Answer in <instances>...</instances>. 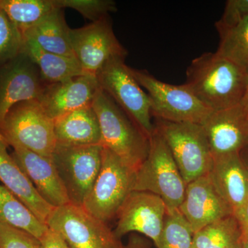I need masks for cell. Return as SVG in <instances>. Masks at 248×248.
Here are the masks:
<instances>
[{"instance_id": "obj_1", "label": "cell", "mask_w": 248, "mask_h": 248, "mask_svg": "<svg viewBox=\"0 0 248 248\" xmlns=\"http://www.w3.org/2000/svg\"><path fill=\"white\" fill-rule=\"evenodd\" d=\"M248 75L239 66L217 55L205 53L187 67L185 84L212 112L241 104L246 94Z\"/></svg>"}, {"instance_id": "obj_2", "label": "cell", "mask_w": 248, "mask_h": 248, "mask_svg": "<svg viewBox=\"0 0 248 248\" xmlns=\"http://www.w3.org/2000/svg\"><path fill=\"white\" fill-rule=\"evenodd\" d=\"M92 107L100 126L101 146L137 170L148 156L149 138L100 88Z\"/></svg>"}, {"instance_id": "obj_3", "label": "cell", "mask_w": 248, "mask_h": 248, "mask_svg": "<svg viewBox=\"0 0 248 248\" xmlns=\"http://www.w3.org/2000/svg\"><path fill=\"white\" fill-rule=\"evenodd\" d=\"M155 120V127L169 146L186 185L208 175L214 157L203 125Z\"/></svg>"}, {"instance_id": "obj_4", "label": "cell", "mask_w": 248, "mask_h": 248, "mask_svg": "<svg viewBox=\"0 0 248 248\" xmlns=\"http://www.w3.org/2000/svg\"><path fill=\"white\" fill-rule=\"evenodd\" d=\"M149 141L148 156L137 170L134 191L159 196L169 210L179 208L185 196L186 184L156 127Z\"/></svg>"}, {"instance_id": "obj_5", "label": "cell", "mask_w": 248, "mask_h": 248, "mask_svg": "<svg viewBox=\"0 0 248 248\" xmlns=\"http://www.w3.org/2000/svg\"><path fill=\"white\" fill-rule=\"evenodd\" d=\"M136 170L103 147L100 171L82 207L98 219L106 222L117 217L134 191Z\"/></svg>"}, {"instance_id": "obj_6", "label": "cell", "mask_w": 248, "mask_h": 248, "mask_svg": "<svg viewBox=\"0 0 248 248\" xmlns=\"http://www.w3.org/2000/svg\"><path fill=\"white\" fill-rule=\"evenodd\" d=\"M125 59L117 57L109 60L96 75L98 84L150 138L155 130L151 99L131 68L125 64Z\"/></svg>"}, {"instance_id": "obj_7", "label": "cell", "mask_w": 248, "mask_h": 248, "mask_svg": "<svg viewBox=\"0 0 248 248\" xmlns=\"http://www.w3.org/2000/svg\"><path fill=\"white\" fill-rule=\"evenodd\" d=\"M131 70L151 99L152 114L155 118L202 125L213 112L199 100L186 84L179 86L168 84L145 70Z\"/></svg>"}, {"instance_id": "obj_8", "label": "cell", "mask_w": 248, "mask_h": 248, "mask_svg": "<svg viewBox=\"0 0 248 248\" xmlns=\"http://www.w3.org/2000/svg\"><path fill=\"white\" fill-rule=\"evenodd\" d=\"M9 146L16 143L51 158L57 145L54 120L37 100L18 103L10 109L0 129Z\"/></svg>"}, {"instance_id": "obj_9", "label": "cell", "mask_w": 248, "mask_h": 248, "mask_svg": "<svg viewBox=\"0 0 248 248\" xmlns=\"http://www.w3.org/2000/svg\"><path fill=\"white\" fill-rule=\"evenodd\" d=\"M46 226L60 235L70 248H124L107 223L70 203L54 208Z\"/></svg>"}, {"instance_id": "obj_10", "label": "cell", "mask_w": 248, "mask_h": 248, "mask_svg": "<svg viewBox=\"0 0 248 248\" xmlns=\"http://www.w3.org/2000/svg\"><path fill=\"white\" fill-rule=\"evenodd\" d=\"M103 147L56 145L51 159L70 202L82 206L100 171Z\"/></svg>"}, {"instance_id": "obj_11", "label": "cell", "mask_w": 248, "mask_h": 248, "mask_svg": "<svg viewBox=\"0 0 248 248\" xmlns=\"http://www.w3.org/2000/svg\"><path fill=\"white\" fill-rule=\"evenodd\" d=\"M73 53L86 75L96 77L111 59L125 57L127 50L114 33L108 16L79 29H71Z\"/></svg>"}, {"instance_id": "obj_12", "label": "cell", "mask_w": 248, "mask_h": 248, "mask_svg": "<svg viewBox=\"0 0 248 248\" xmlns=\"http://www.w3.org/2000/svg\"><path fill=\"white\" fill-rule=\"evenodd\" d=\"M166 212V203L159 196L133 191L117 214L114 233L119 239L130 232L140 233L150 238L158 248Z\"/></svg>"}, {"instance_id": "obj_13", "label": "cell", "mask_w": 248, "mask_h": 248, "mask_svg": "<svg viewBox=\"0 0 248 248\" xmlns=\"http://www.w3.org/2000/svg\"><path fill=\"white\" fill-rule=\"evenodd\" d=\"M46 86L35 63L22 52L0 65V129L11 108L40 100Z\"/></svg>"}, {"instance_id": "obj_14", "label": "cell", "mask_w": 248, "mask_h": 248, "mask_svg": "<svg viewBox=\"0 0 248 248\" xmlns=\"http://www.w3.org/2000/svg\"><path fill=\"white\" fill-rule=\"evenodd\" d=\"M214 159L248 146V109L242 104L212 112L203 124Z\"/></svg>"}, {"instance_id": "obj_15", "label": "cell", "mask_w": 248, "mask_h": 248, "mask_svg": "<svg viewBox=\"0 0 248 248\" xmlns=\"http://www.w3.org/2000/svg\"><path fill=\"white\" fill-rule=\"evenodd\" d=\"M14 159L37 190V193L53 208L71 203L64 186L51 158L37 154L12 143Z\"/></svg>"}, {"instance_id": "obj_16", "label": "cell", "mask_w": 248, "mask_h": 248, "mask_svg": "<svg viewBox=\"0 0 248 248\" xmlns=\"http://www.w3.org/2000/svg\"><path fill=\"white\" fill-rule=\"evenodd\" d=\"M179 210L190 225L194 234L233 214L231 207L215 190L208 174L186 185L185 196Z\"/></svg>"}, {"instance_id": "obj_17", "label": "cell", "mask_w": 248, "mask_h": 248, "mask_svg": "<svg viewBox=\"0 0 248 248\" xmlns=\"http://www.w3.org/2000/svg\"><path fill=\"white\" fill-rule=\"evenodd\" d=\"M99 88L96 77L83 75L63 82L46 84L38 102L55 120L68 112L92 105Z\"/></svg>"}, {"instance_id": "obj_18", "label": "cell", "mask_w": 248, "mask_h": 248, "mask_svg": "<svg viewBox=\"0 0 248 248\" xmlns=\"http://www.w3.org/2000/svg\"><path fill=\"white\" fill-rule=\"evenodd\" d=\"M208 176L233 212L248 200V169L239 153L215 158Z\"/></svg>"}, {"instance_id": "obj_19", "label": "cell", "mask_w": 248, "mask_h": 248, "mask_svg": "<svg viewBox=\"0 0 248 248\" xmlns=\"http://www.w3.org/2000/svg\"><path fill=\"white\" fill-rule=\"evenodd\" d=\"M8 146L0 142V184L25 204L36 217L46 225L47 218L54 208L37 193L25 173L12 155L8 153Z\"/></svg>"}, {"instance_id": "obj_20", "label": "cell", "mask_w": 248, "mask_h": 248, "mask_svg": "<svg viewBox=\"0 0 248 248\" xmlns=\"http://www.w3.org/2000/svg\"><path fill=\"white\" fill-rule=\"evenodd\" d=\"M54 124L57 144L62 146L100 144V126L92 105L62 115L55 119Z\"/></svg>"}, {"instance_id": "obj_21", "label": "cell", "mask_w": 248, "mask_h": 248, "mask_svg": "<svg viewBox=\"0 0 248 248\" xmlns=\"http://www.w3.org/2000/svg\"><path fill=\"white\" fill-rule=\"evenodd\" d=\"M22 53L35 63L46 84H58L86 75L76 59L49 53L30 39L24 38Z\"/></svg>"}, {"instance_id": "obj_22", "label": "cell", "mask_w": 248, "mask_h": 248, "mask_svg": "<svg viewBox=\"0 0 248 248\" xmlns=\"http://www.w3.org/2000/svg\"><path fill=\"white\" fill-rule=\"evenodd\" d=\"M70 31L63 11L57 9L22 36L33 41L49 53L76 59L71 47Z\"/></svg>"}, {"instance_id": "obj_23", "label": "cell", "mask_w": 248, "mask_h": 248, "mask_svg": "<svg viewBox=\"0 0 248 248\" xmlns=\"http://www.w3.org/2000/svg\"><path fill=\"white\" fill-rule=\"evenodd\" d=\"M0 224L22 230L40 239L48 229L12 192L0 184Z\"/></svg>"}, {"instance_id": "obj_24", "label": "cell", "mask_w": 248, "mask_h": 248, "mask_svg": "<svg viewBox=\"0 0 248 248\" xmlns=\"http://www.w3.org/2000/svg\"><path fill=\"white\" fill-rule=\"evenodd\" d=\"M242 232L231 215L210 223L194 234L193 248H241Z\"/></svg>"}, {"instance_id": "obj_25", "label": "cell", "mask_w": 248, "mask_h": 248, "mask_svg": "<svg viewBox=\"0 0 248 248\" xmlns=\"http://www.w3.org/2000/svg\"><path fill=\"white\" fill-rule=\"evenodd\" d=\"M0 9L23 35L57 8L53 0H0Z\"/></svg>"}, {"instance_id": "obj_26", "label": "cell", "mask_w": 248, "mask_h": 248, "mask_svg": "<svg viewBox=\"0 0 248 248\" xmlns=\"http://www.w3.org/2000/svg\"><path fill=\"white\" fill-rule=\"evenodd\" d=\"M218 35L219 45L215 53L233 62L248 76V17Z\"/></svg>"}, {"instance_id": "obj_27", "label": "cell", "mask_w": 248, "mask_h": 248, "mask_svg": "<svg viewBox=\"0 0 248 248\" xmlns=\"http://www.w3.org/2000/svg\"><path fill=\"white\" fill-rule=\"evenodd\" d=\"M194 232L179 208L167 209L157 248H193Z\"/></svg>"}, {"instance_id": "obj_28", "label": "cell", "mask_w": 248, "mask_h": 248, "mask_svg": "<svg viewBox=\"0 0 248 248\" xmlns=\"http://www.w3.org/2000/svg\"><path fill=\"white\" fill-rule=\"evenodd\" d=\"M23 43L20 31L0 9V65L22 53Z\"/></svg>"}, {"instance_id": "obj_29", "label": "cell", "mask_w": 248, "mask_h": 248, "mask_svg": "<svg viewBox=\"0 0 248 248\" xmlns=\"http://www.w3.org/2000/svg\"><path fill=\"white\" fill-rule=\"evenodd\" d=\"M57 9H74L93 22H97L117 9L111 0H53Z\"/></svg>"}, {"instance_id": "obj_30", "label": "cell", "mask_w": 248, "mask_h": 248, "mask_svg": "<svg viewBox=\"0 0 248 248\" xmlns=\"http://www.w3.org/2000/svg\"><path fill=\"white\" fill-rule=\"evenodd\" d=\"M0 248H42L35 236L6 225L0 224Z\"/></svg>"}, {"instance_id": "obj_31", "label": "cell", "mask_w": 248, "mask_h": 248, "mask_svg": "<svg viewBox=\"0 0 248 248\" xmlns=\"http://www.w3.org/2000/svg\"><path fill=\"white\" fill-rule=\"evenodd\" d=\"M248 17V0H228L223 16L215 23L218 32L234 27Z\"/></svg>"}, {"instance_id": "obj_32", "label": "cell", "mask_w": 248, "mask_h": 248, "mask_svg": "<svg viewBox=\"0 0 248 248\" xmlns=\"http://www.w3.org/2000/svg\"><path fill=\"white\" fill-rule=\"evenodd\" d=\"M40 240L42 248H70L60 235L50 229L47 230Z\"/></svg>"}, {"instance_id": "obj_33", "label": "cell", "mask_w": 248, "mask_h": 248, "mask_svg": "<svg viewBox=\"0 0 248 248\" xmlns=\"http://www.w3.org/2000/svg\"><path fill=\"white\" fill-rule=\"evenodd\" d=\"M233 215L236 217L241 232H242L243 242L248 239V200L233 212Z\"/></svg>"}, {"instance_id": "obj_34", "label": "cell", "mask_w": 248, "mask_h": 248, "mask_svg": "<svg viewBox=\"0 0 248 248\" xmlns=\"http://www.w3.org/2000/svg\"><path fill=\"white\" fill-rule=\"evenodd\" d=\"M124 248H150V244L144 238L133 234L129 237L128 244Z\"/></svg>"}, {"instance_id": "obj_35", "label": "cell", "mask_w": 248, "mask_h": 248, "mask_svg": "<svg viewBox=\"0 0 248 248\" xmlns=\"http://www.w3.org/2000/svg\"><path fill=\"white\" fill-rule=\"evenodd\" d=\"M239 155L241 159H242L243 162L244 163L248 169V146L240 152Z\"/></svg>"}, {"instance_id": "obj_36", "label": "cell", "mask_w": 248, "mask_h": 248, "mask_svg": "<svg viewBox=\"0 0 248 248\" xmlns=\"http://www.w3.org/2000/svg\"><path fill=\"white\" fill-rule=\"evenodd\" d=\"M244 107H246V108L248 109V76L247 79V86H246V94H245L244 99H243L242 102H241Z\"/></svg>"}, {"instance_id": "obj_37", "label": "cell", "mask_w": 248, "mask_h": 248, "mask_svg": "<svg viewBox=\"0 0 248 248\" xmlns=\"http://www.w3.org/2000/svg\"><path fill=\"white\" fill-rule=\"evenodd\" d=\"M0 142L4 143V144L7 145V146H9L7 141H6V139H5L4 135H2V133H1V131H0Z\"/></svg>"}, {"instance_id": "obj_38", "label": "cell", "mask_w": 248, "mask_h": 248, "mask_svg": "<svg viewBox=\"0 0 248 248\" xmlns=\"http://www.w3.org/2000/svg\"><path fill=\"white\" fill-rule=\"evenodd\" d=\"M241 248H248V239L245 240L243 242L242 247Z\"/></svg>"}]
</instances>
